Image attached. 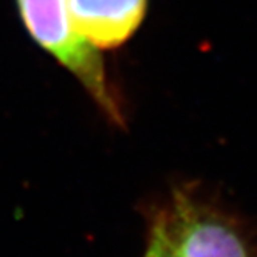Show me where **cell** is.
<instances>
[{
  "label": "cell",
  "mask_w": 257,
  "mask_h": 257,
  "mask_svg": "<svg viewBox=\"0 0 257 257\" xmlns=\"http://www.w3.org/2000/svg\"><path fill=\"white\" fill-rule=\"evenodd\" d=\"M16 2L33 41L79 81L110 122L124 127L122 104L110 85L101 54L73 31L65 0Z\"/></svg>",
  "instance_id": "1"
},
{
  "label": "cell",
  "mask_w": 257,
  "mask_h": 257,
  "mask_svg": "<svg viewBox=\"0 0 257 257\" xmlns=\"http://www.w3.org/2000/svg\"><path fill=\"white\" fill-rule=\"evenodd\" d=\"M155 218L178 257H254L235 220L189 186L175 189Z\"/></svg>",
  "instance_id": "2"
},
{
  "label": "cell",
  "mask_w": 257,
  "mask_h": 257,
  "mask_svg": "<svg viewBox=\"0 0 257 257\" xmlns=\"http://www.w3.org/2000/svg\"><path fill=\"white\" fill-rule=\"evenodd\" d=\"M71 28L96 50L125 44L143 24L148 0H65Z\"/></svg>",
  "instance_id": "3"
},
{
  "label": "cell",
  "mask_w": 257,
  "mask_h": 257,
  "mask_svg": "<svg viewBox=\"0 0 257 257\" xmlns=\"http://www.w3.org/2000/svg\"><path fill=\"white\" fill-rule=\"evenodd\" d=\"M151 240L146 249L144 257H178L175 251L172 249L166 234H164L161 225L158 223V220L154 218V223L151 228Z\"/></svg>",
  "instance_id": "4"
}]
</instances>
